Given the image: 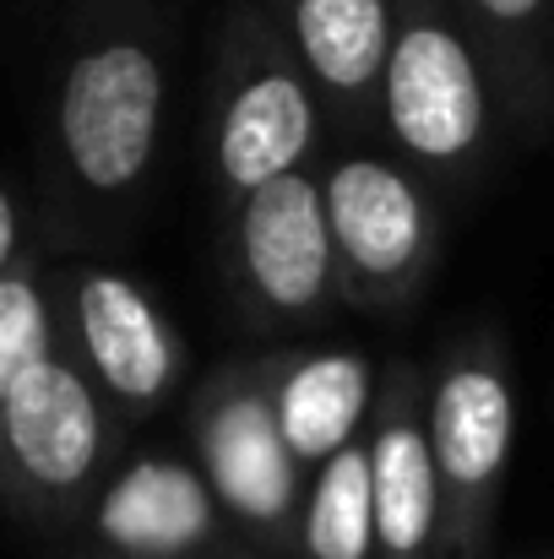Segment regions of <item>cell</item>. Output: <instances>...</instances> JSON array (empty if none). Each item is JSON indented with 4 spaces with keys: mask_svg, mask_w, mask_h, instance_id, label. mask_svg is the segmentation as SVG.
<instances>
[{
    "mask_svg": "<svg viewBox=\"0 0 554 559\" xmlns=\"http://www.w3.org/2000/svg\"><path fill=\"white\" fill-rule=\"evenodd\" d=\"M164 109L158 60L137 44L93 49L71 66L60 93V142L93 190H126L153 158Z\"/></svg>",
    "mask_w": 554,
    "mask_h": 559,
    "instance_id": "1",
    "label": "cell"
},
{
    "mask_svg": "<svg viewBox=\"0 0 554 559\" xmlns=\"http://www.w3.org/2000/svg\"><path fill=\"white\" fill-rule=\"evenodd\" d=\"M386 120L419 158H462L484 131L473 55L446 27H408L386 66Z\"/></svg>",
    "mask_w": 554,
    "mask_h": 559,
    "instance_id": "2",
    "label": "cell"
},
{
    "mask_svg": "<svg viewBox=\"0 0 554 559\" xmlns=\"http://www.w3.org/2000/svg\"><path fill=\"white\" fill-rule=\"evenodd\" d=\"M245 266L250 283L272 310H310L327 288L332 266V217H327V190L288 175L278 186H261L245 201Z\"/></svg>",
    "mask_w": 554,
    "mask_h": 559,
    "instance_id": "3",
    "label": "cell"
},
{
    "mask_svg": "<svg viewBox=\"0 0 554 559\" xmlns=\"http://www.w3.org/2000/svg\"><path fill=\"white\" fill-rule=\"evenodd\" d=\"M5 440L22 473L44 489H71L98 456V402L66 365H38L0 391Z\"/></svg>",
    "mask_w": 554,
    "mask_h": 559,
    "instance_id": "4",
    "label": "cell"
},
{
    "mask_svg": "<svg viewBox=\"0 0 554 559\" xmlns=\"http://www.w3.org/2000/svg\"><path fill=\"white\" fill-rule=\"evenodd\" d=\"M327 217H332L338 250L369 277L408 272L424 245V206H419L413 186L375 158H349L332 169Z\"/></svg>",
    "mask_w": 554,
    "mask_h": 559,
    "instance_id": "5",
    "label": "cell"
},
{
    "mask_svg": "<svg viewBox=\"0 0 554 559\" xmlns=\"http://www.w3.org/2000/svg\"><path fill=\"white\" fill-rule=\"evenodd\" d=\"M76 316H82V337L98 374L131 396V402H153L169 374H175V343L164 332V321L153 316V305L115 272H98L76 288Z\"/></svg>",
    "mask_w": 554,
    "mask_h": 559,
    "instance_id": "6",
    "label": "cell"
},
{
    "mask_svg": "<svg viewBox=\"0 0 554 559\" xmlns=\"http://www.w3.org/2000/svg\"><path fill=\"white\" fill-rule=\"evenodd\" d=\"M316 136V109H310V93L272 71V76H256L223 115V136H217V164L228 175V186L256 190L288 180V169L299 164V153L310 147Z\"/></svg>",
    "mask_w": 554,
    "mask_h": 559,
    "instance_id": "7",
    "label": "cell"
},
{
    "mask_svg": "<svg viewBox=\"0 0 554 559\" xmlns=\"http://www.w3.org/2000/svg\"><path fill=\"white\" fill-rule=\"evenodd\" d=\"M429 451L451 489L479 495L511 451V391L495 370L462 365L435 385L429 402Z\"/></svg>",
    "mask_w": 554,
    "mask_h": 559,
    "instance_id": "8",
    "label": "cell"
},
{
    "mask_svg": "<svg viewBox=\"0 0 554 559\" xmlns=\"http://www.w3.org/2000/svg\"><path fill=\"white\" fill-rule=\"evenodd\" d=\"M98 527L126 555H180L207 538L212 495L180 462H142L109 489Z\"/></svg>",
    "mask_w": 554,
    "mask_h": 559,
    "instance_id": "9",
    "label": "cell"
},
{
    "mask_svg": "<svg viewBox=\"0 0 554 559\" xmlns=\"http://www.w3.org/2000/svg\"><path fill=\"white\" fill-rule=\"evenodd\" d=\"M207 462H212V484L217 495L256 516V522H272L288 511L294 500V451L278 429V413H267L261 402L239 396L228 402L212 429H207Z\"/></svg>",
    "mask_w": 554,
    "mask_h": 559,
    "instance_id": "10",
    "label": "cell"
},
{
    "mask_svg": "<svg viewBox=\"0 0 554 559\" xmlns=\"http://www.w3.org/2000/svg\"><path fill=\"white\" fill-rule=\"evenodd\" d=\"M369 374L354 354H321L288 374L278 396V429L299 462H332L349 451V435L365 413Z\"/></svg>",
    "mask_w": 554,
    "mask_h": 559,
    "instance_id": "11",
    "label": "cell"
},
{
    "mask_svg": "<svg viewBox=\"0 0 554 559\" xmlns=\"http://www.w3.org/2000/svg\"><path fill=\"white\" fill-rule=\"evenodd\" d=\"M375 467V544L386 559H419L435 533V451L413 424H386L369 451Z\"/></svg>",
    "mask_w": 554,
    "mask_h": 559,
    "instance_id": "12",
    "label": "cell"
},
{
    "mask_svg": "<svg viewBox=\"0 0 554 559\" xmlns=\"http://www.w3.org/2000/svg\"><path fill=\"white\" fill-rule=\"evenodd\" d=\"M294 33L316 76L343 93L365 87L380 66H391V49H397L386 0H299Z\"/></svg>",
    "mask_w": 554,
    "mask_h": 559,
    "instance_id": "13",
    "label": "cell"
},
{
    "mask_svg": "<svg viewBox=\"0 0 554 559\" xmlns=\"http://www.w3.org/2000/svg\"><path fill=\"white\" fill-rule=\"evenodd\" d=\"M305 544L310 559H365L375 544V467L369 451H343L327 462L316 500H310V522H305Z\"/></svg>",
    "mask_w": 554,
    "mask_h": 559,
    "instance_id": "14",
    "label": "cell"
},
{
    "mask_svg": "<svg viewBox=\"0 0 554 559\" xmlns=\"http://www.w3.org/2000/svg\"><path fill=\"white\" fill-rule=\"evenodd\" d=\"M49 365V321H44V299L38 288L11 272L0 283V391L27 370Z\"/></svg>",
    "mask_w": 554,
    "mask_h": 559,
    "instance_id": "15",
    "label": "cell"
},
{
    "mask_svg": "<svg viewBox=\"0 0 554 559\" xmlns=\"http://www.w3.org/2000/svg\"><path fill=\"white\" fill-rule=\"evenodd\" d=\"M11 250H16V206L11 195H0V261H11Z\"/></svg>",
    "mask_w": 554,
    "mask_h": 559,
    "instance_id": "16",
    "label": "cell"
},
{
    "mask_svg": "<svg viewBox=\"0 0 554 559\" xmlns=\"http://www.w3.org/2000/svg\"><path fill=\"white\" fill-rule=\"evenodd\" d=\"M484 11H495V16H506V22H517V16H533L544 0H479Z\"/></svg>",
    "mask_w": 554,
    "mask_h": 559,
    "instance_id": "17",
    "label": "cell"
}]
</instances>
